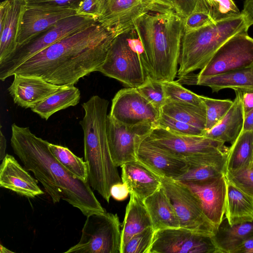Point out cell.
Returning a JSON list of instances; mask_svg holds the SVG:
<instances>
[{
  "label": "cell",
  "instance_id": "6da1fadb",
  "mask_svg": "<svg viewBox=\"0 0 253 253\" xmlns=\"http://www.w3.org/2000/svg\"><path fill=\"white\" fill-rule=\"evenodd\" d=\"M116 36L94 23L32 56L11 76H33L55 85H74L80 79L99 71Z\"/></svg>",
  "mask_w": 253,
  "mask_h": 253
},
{
  "label": "cell",
  "instance_id": "7a4b0ae2",
  "mask_svg": "<svg viewBox=\"0 0 253 253\" xmlns=\"http://www.w3.org/2000/svg\"><path fill=\"white\" fill-rule=\"evenodd\" d=\"M49 142L37 137L29 127L11 125L10 144L27 170L43 186L54 203L63 200L87 216L106 211L95 197L89 182L67 169L50 151Z\"/></svg>",
  "mask_w": 253,
  "mask_h": 253
},
{
  "label": "cell",
  "instance_id": "3957f363",
  "mask_svg": "<svg viewBox=\"0 0 253 253\" xmlns=\"http://www.w3.org/2000/svg\"><path fill=\"white\" fill-rule=\"evenodd\" d=\"M134 29L143 45L148 76L160 82L173 81L178 72L183 18L173 8L157 7L140 17Z\"/></svg>",
  "mask_w": 253,
  "mask_h": 253
},
{
  "label": "cell",
  "instance_id": "277c9868",
  "mask_svg": "<svg viewBox=\"0 0 253 253\" xmlns=\"http://www.w3.org/2000/svg\"><path fill=\"white\" fill-rule=\"evenodd\" d=\"M109 101L98 95L82 105L84 115L80 122L84 132V160L88 169L89 183L108 203L110 189L122 182L112 160L108 141L106 120Z\"/></svg>",
  "mask_w": 253,
  "mask_h": 253
},
{
  "label": "cell",
  "instance_id": "5b68a950",
  "mask_svg": "<svg viewBox=\"0 0 253 253\" xmlns=\"http://www.w3.org/2000/svg\"><path fill=\"white\" fill-rule=\"evenodd\" d=\"M244 31L248 30L240 14L195 31L184 33L178 61V78L202 69L222 45L232 37Z\"/></svg>",
  "mask_w": 253,
  "mask_h": 253
},
{
  "label": "cell",
  "instance_id": "8992f818",
  "mask_svg": "<svg viewBox=\"0 0 253 253\" xmlns=\"http://www.w3.org/2000/svg\"><path fill=\"white\" fill-rule=\"evenodd\" d=\"M143 55V45L136 32L128 31L114 38L98 72L127 87L136 88L148 76Z\"/></svg>",
  "mask_w": 253,
  "mask_h": 253
},
{
  "label": "cell",
  "instance_id": "52a82bcc",
  "mask_svg": "<svg viewBox=\"0 0 253 253\" xmlns=\"http://www.w3.org/2000/svg\"><path fill=\"white\" fill-rule=\"evenodd\" d=\"M146 140L163 151L186 161L203 160L226 156L225 143L205 136L183 135L156 126Z\"/></svg>",
  "mask_w": 253,
  "mask_h": 253
},
{
  "label": "cell",
  "instance_id": "ba28073f",
  "mask_svg": "<svg viewBox=\"0 0 253 253\" xmlns=\"http://www.w3.org/2000/svg\"><path fill=\"white\" fill-rule=\"evenodd\" d=\"M97 22L89 17L75 15L63 19L26 42L0 63V80L5 81L26 60L61 39Z\"/></svg>",
  "mask_w": 253,
  "mask_h": 253
},
{
  "label": "cell",
  "instance_id": "9c48e42d",
  "mask_svg": "<svg viewBox=\"0 0 253 253\" xmlns=\"http://www.w3.org/2000/svg\"><path fill=\"white\" fill-rule=\"evenodd\" d=\"M79 242L64 253H121V224L117 214L87 215Z\"/></svg>",
  "mask_w": 253,
  "mask_h": 253
},
{
  "label": "cell",
  "instance_id": "30bf717a",
  "mask_svg": "<svg viewBox=\"0 0 253 253\" xmlns=\"http://www.w3.org/2000/svg\"><path fill=\"white\" fill-rule=\"evenodd\" d=\"M160 177L162 186L174 208L180 227L198 233L214 236L217 228L205 214L195 193L181 182Z\"/></svg>",
  "mask_w": 253,
  "mask_h": 253
},
{
  "label": "cell",
  "instance_id": "8fae6325",
  "mask_svg": "<svg viewBox=\"0 0 253 253\" xmlns=\"http://www.w3.org/2000/svg\"><path fill=\"white\" fill-rule=\"evenodd\" d=\"M156 126L150 122L135 125L120 123L108 115L106 129L111 155L114 164L136 161V151L139 144L151 133Z\"/></svg>",
  "mask_w": 253,
  "mask_h": 253
},
{
  "label": "cell",
  "instance_id": "7c38bea8",
  "mask_svg": "<svg viewBox=\"0 0 253 253\" xmlns=\"http://www.w3.org/2000/svg\"><path fill=\"white\" fill-rule=\"evenodd\" d=\"M253 63V38L248 31L238 33L216 51L207 65L197 74L210 77L248 66Z\"/></svg>",
  "mask_w": 253,
  "mask_h": 253
},
{
  "label": "cell",
  "instance_id": "4fadbf2b",
  "mask_svg": "<svg viewBox=\"0 0 253 253\" xmlns=\"http://www.w3.org/2000/svg\"><path fill=\"white\" fill-rule=\"evenodd\" d=\"M149 253H219L212 237L179 227L155 232Z\"/></svg>",
  "mask_w": 253,
  "mask_h": 253
},
{
  "label": "cell",
  "instance_id": "5bb4252c",
  "mask_svg": "<svg viewBox=\"0 0 253 253\" xmlns=\"http://www.w3.org/2000/svg\"><path fill=\"white\" fill-rule=\"evenodd\" d=\"M116 121L128 125L150 122L156 126L160 112L135 87L119 90L112 100L108 114Z\"/></svg>",
  "mask_w": 253,
  "mask_h": 253
},
{
  "label": "cell",
  "instance_id": "9a60e30c",
  "mask_svg": "<svg viewBox=\"0 0 253 253\" xmlns=\"http://www.w3.org/2000/svg\"><path fill=\"white\" fill-rule=\"evenodd\" d=\"M155 8L148 0H103L97 22L118 36L133 29L140 17Z\"/></svg>",
  "mask_w": 253,
  "mask_h": 253
},
{
  "label": "cell",
  "instance_id": "2e32d148",
  "mask_svg": "<svg viewBox=\"0 0 253 253\" xmlns=\"http://www.w3.org/2000/svg\"><path fill=\"white\" fill-rule=\"evenodd\" d=\"M77 15L73 9L28 5L23 11L17 37V46L29 41L60 20Z\"/></svg>",
  "mask_w": 253,
  "mask_h": 253
},
{
  "label": "cell",
  "instance_id": "e0dca14e",
  "mask_svg": "<svg viewBox=\"0 0 253 253\" xmlns=\"http://www.w3.org/2000/svg\"><path fill=\"white\" fill-rule=\"evenodd\" d=\"M136 157L160 177L174 179L184 174L189 168L185 160L163 151L146 138L137 147Z\"/></svg>",
  "mask_w": 253,
  "mask_h": 253
},
{
  "label": "cell",
  "instance_id": "ac0fdd59",
  "mask_svg": "<svg viewBox=\"0 0 253 253\" xmlns=\"http://www.w3.org/2000/svg\"><path fill=\"white\" fill-rule=\"evenodd\" d=\"M183 183L195 193L205 214L217 229L225 214L227 192L225 174L206 183Z\"/></svg>",
  "mask_w": 253,
  "mask_h": 253
},
{
  "label": "cell",
  "instance_id": "d6986e66",
  "mask_svg": "<svg viewBox=\"0 0 253 253\" xmlns=\"http://www.w3.org/2000/svg\"><path fill=\"white\" fill-rule=\"evenodd\" d=\"M13 76V81L8 91L14 103L25 109H31L62 86L36 77L18 74Z\"/></svg>",
  "mask_w": 253,
  "mask_h": 253
},
{
  "label": "cell",
  "instance_id": "ffe728a7",
  "mask_svg": "<svg viewBox=\"0 0 253 253\" xmlns=\"http://www.w3.org/2000/svg\"><path fill=\"white\" fill-rule=\"evenodd\" d=\"M181 84L210 87L212 92L224 88L234 90H253V63L248 66L210 77H198L190 73L179 79Z\"/></svg>",
  "mask_w": 253,
  "mask_h": 253
},
{
  "label": "cell",
  "instance_id": "44dd1931",
  "mask_svg": "<svg viewBox=\"0 0 253 253\" xmlns=\"http://www.w3.org/2000/svg\"><path fill=\"white\" fill-rule=\"evenodd\" d=\"M27 170L15 158L6 154L0 166V186L29 198L42 195L43 192Z\"/></svg>",
  "mask_w": 253,
  "mask_h": 253
},
{
  "label": "cell",
  "instance_id": "7402d4cb",
  "mask_svg": "<svg viewBox=\"0 0 253 253\" xmlns=\"http://www.w3.org/2000/svg\"><path fill=\"white\" fill-rule=\"evenodd\" d=\"M122 180L132 194L144 201L162 186L160 176L138 161L127 162L121 166Z\"/></svg>",
  "mask_w": 253,
  "mask_h": 253
},
{
  "label": "cell",
  "instance_id": "603a6c76",
  "mask_svg": "<svg viewBox=\"0 0 253 253\" xmlns=\"http://www.w3.org/2000/svg\"><path fill=\"white\" fill-rule=\"evenodd\" d=\"M236 97L228 111L215 126L206 131L205 136L232 144L243 131L245 113L240 92L235 90Z\"/></svg>",
  "mask_w": 253,
  "mask_h": 253
},
{
  "label": "cell",
  "instance_id": "cb8c5ba5",
  "mask_svg": "<svg viewBox=\"0 0 253 253\" xmlns=\"http://www.w3.org/2000/svg\"><path fill=\"white\" fill-rule=\"evenodd\" d=\"M143 202L155 232L180 227L174 208L162 186Z\"/></svg>",
  "mask_w": 253,
  "mask_h": 253
},
{
  "label": "cell",
  "instance_id": "d4e9b609",
  "mask_svg": "<svg viewBox=\"0 0 253 253\" xmlns=\"http://www.w3.org/2000/svg\"><path fill=\"white\" fill-rule=\"evenodd\" d=\"M25 0H10L5 20L0 23V63L7 58L17 47V37Z\"/></svg>",
  "mask_w": 253,
  "mask_h": 253
},
{
  "label": "cell",
  "instance_id": "484cf974",
  "mask_svg": "<svg viewBox=\"0 0 253 253\" xmlns=\"http://www.w3.org/2000/svg\"><path fill=\"white\" fill-rule=\"evenodd\" d=\"M151 226V218L143 201L130 194L121 230V252L134 235Z\"/></svg>",
  "mask_w": 253,
  "mask_h": 253
},
{
  "label": "cell",
  "instance_id": "4316f807",
  "mask_svg": "<svg viewBox=\"0 0 253 253\" xmlns=\"http://www.w3.org/2000/svg\"><path fill=\"white\" fill-rule=\"evenodd\" d=\"M252 235L253 221L231 225L226 217H223L212 239L219 253H234Z\"/></svg>",
  "mask_w": 253,
  "mask_h": 253
},
{
  "label": "cell",
  "instance_id": "83f0119b",
  "mask_svg": "<svg viewBox=\"0 0 253 253\" xmlns=\"http://www.w3.org/2000/svg\"><path fill=\"white\" fill-rule=\"evenodd\" d=\"M224 215L231 225L253 221V197L227 180Z\"/></svg>",
  "mask_w": 253,
  "mask_h": 253
},
{
  "label": "cell",
  "instance_id": "f1b7e54d",
  "mask_svg": "<svg viewBox=\"0 0 253 253\" xmlns=\"http://www.w3.org/2000/svg\"><path fill=\"white\" fill-rule=\"evenodd\" d=\"M81 93L74 85L62 86L58 90L38 103L31 110L42 119L47 120L53 114L80 102Z\"/></svg>",
  "mask_w": 253,
  "mask_h": 253
},
{
  "label": "cell",
  "instance_id": "f546056e",
  "mask_svg": "<svg viewBox=\"0 0 253 253\" xmlns=\"http://www.w3.org/2000/svg\"><path fill=\"white\" fill-rule=\"evenodd\" d=\"M253 162V130L242 131L229 148L225 174L237 171Z\"/></svg>",
  "mask_w": 253,
  "mask_h": 253
},
{
  "label": "cell",
  "instance_id": "4dcf8cb0",
  "mask_svg": "<svg viewBox=\"0 0 253 253\" xmlns=\"http://www.w3.org/2000/svg\"><path fill=\"white\" fill-rule=\"evenodd\" d=\"M170 117L189 124L206 132L205 107L167 100L161 112Z\"/></svg>",
  "mask_w": 253,
  "mask_h": 253
},
{
  "label": "cell",
  "instance_id": "1f68e13d",
  "mask_svg": "<svg viewBox=\"0 0 253 253\" xmlns=\"http://www.w3.org/2000/svg\"><path fill=\"white\" fill-rule=\"evenodd\" d=\"M49 148L56 159L70 172L84 182H89L88 166L83 160L68 148L49 143Z\"/></svg>",
  "mask_w": 253,
  "mask_h": 253
},
{
  "label": "cell",
  "instance_id": "d6a6232c",
  "mask_svg": "<svg viewBox=\"0 0 253 253\" xmlns=\"http://www.w3.org/2000/svg\"><path fill=\"white\" fill-rule=\"evenodd\" d=\"M188 166L187 171L174 180L182 183H203L215 180L225 173L224 169L215 166Z\"/></svg>",
  "mask_w": 253,
  "mask_h": 253
},
{
  "label": "cell",
  "instance_id": "836d02e7",
  "mask_svg": "<svg viewBox=\"0 0 253 253\" xmlns=\"http://www.w3.org/2000/svg\"><path fill=\"white\" fill-rule=\"evenodd\" d=\"M200 0L215 22L241 14V11L233 0Z\"/></svg>",
  "mask_w": 253,
  "mask_h": 253
},
{
  "label": "cell",
  "instance_id": "e575fe53",
  "mask_svg": "<svg viewBox=\"0 0 253 253\" xmlns=\"http://www.w3.org/2000/svg\"><path fill=\"white\" fill-rule=\"evenodd\" d=\"M136 89L158 111L161 112L167 101L163 82L153 80L148 76Z\"/></svg>",
  "mask_w": 253,
  "mask_h": 253
},
{
  "label": "cell",
  "instance_id": "d590c367",
  "mask_svg": "<svg viewBox=\"0 0 253 253\" xmlns=\"http://www.w3.org/2000/svg\"><path fill=\"white\" fill-rule=\"evenodd\" d=\"M167 100L193 104L200 107H205L199 95L182 86L178 81L163 82Z\"/></svg>",
  "mask_w": 253,
  "mask_h": 253
},
{
  "label": "cell",
  "instance_id": "8d00e7d4",
  "mask_svg": "<svg viewBox=\"0 0 253 253\" xmlns=\"http://www.w3.org/2000/svg\"><path fill=\"white\" fill-rule=\"evenodd\" d=\"M206 111V131L210 130L225 115L233 104L230 99H217L201 96Z\"/></svg>",
  "mask_w": 253,
  "mask_h": 253
},
{
  "label": "cell",
  "instance_id": "74e56055",
  "mask_svg": "<svg viewBox=\"0 0 253 253\" xmlns=\"http://www.w3.org/2000/svg\"><path fill=\"white\" fill-rule=\"evenodd\" d=\"M214 22L200 0H197L191 13L183 18L184 33L198 30Z\"/></svg>",
  "mask_w": 253,
  "mask_h": 253
},
{
  "label": "cell",
  "instance_id": "f35d334b",
  "mask_svg": "<svg viewBox=\"0 0 253 253\" xmlns=\"http://www.w3.org/2000/svg\"><path fill=\"white\" fill-rule=\"evenodd\" d=\"M173 133L189 136H203L205 131L160 112L157 125Z\"/></svg>",
  "mask_w": 253,
  "mask_h": 253
},
{
  "label": "cell",
  "instance_id": "ab89813d",
  "mask_svg": "<svg viewBox=\"0 0 253 253\" xmlns=\"http://www.w3.org/2000/svg\"><path fill=\"white\" fill-rule=\"evenodd\" d=\"M154 233L151 226L135 234L126 244L121 253H149Z\"/></svg>",
  "mask_w": 253,
  "mask_h": 253
},
{
  "label": "cell",
  "instance_id": "60d3db41",
  "mask_svg": "<svg viewBox=\"0 0 253 253\" xmlns=\"http://www.w3.org/2000/svg\"><path fill=\"white\" fill-rule=\"evenodd\" d=\"M225 175L228 181L253 197V162L246 168Z\"/></svg>",
  "mask_w": 253,
  "mask_h": 253
},
{
  "label": "cell",
  "instance_id": "b9f144b4",
  "mask_svg": "<svg viewBox=\"0 0 253 253\" xmlns=\"http://www.w3.org/2000/svg\"><path fill=\"white\" fill-rule=\"evenodd\" d=\"M103 0H82L75 9L77 15L91 18L97 22L102 8Z\"/></svg>",
  "mask_w": 253,
  "mask_h": 253
},
{
  "label": "cell",
  "instance_id": "7bdbcfd3",
  "mask_svg": "<svg viewBox=\"0 0 253 253\" xmlns=\"http://www.w3.org/2000/svg\"><path fill=\"white\" fill-rule=\"evenodd\" d=\"M82 0H25L28 5L75 9Z\"/></svg>",
  "mask_w": 253,
  "mask_h": 253
},
{
  "label": "cell",
  "instance_id": "ee69618b",
  "mask_svg": "<svg viewBox=\"0 0 253 253\" xmlns=\"http://www.w3.org/2000/svg\"><path fill=\"white\" fill-rule=\"evenodd\" d=\"M197 0H173L174 10L182 17L188 16L194 9Z\"/></svg>",
  "mask_w": 253,
  "mask_h": 253
},
{
  "label": "cell",
  "instance_id": "f6af8a7d",
  "mask_svg": "<svg viewBox=\"0 0 253 253\" xmlns=\"http://www.w3.org/2000/svg\"><path fill=\"white\" fill-rule=\"evenodd\" d=\"M110 194L114 199L120 201L127 197L129 191L127 185L122 182L115 184L111 187Z\"/></svg>",
  "mask_w": 253,
  "mask_h": 253
},
{
  "label": "cell",
  "instance_id": "bcb514c9",
  "mask_svg": "<svg viewBox=\"0 0 253 253\" xmlns=\"http://www.w3.org/2000/svg\"><path fill=\"white\" fill-rule=\"evenodd\" d=\"M241 14L244 18L246 28L249 30L253 25V0H245Z\"/></svg>",
  "mask_w": 253,
  "mask_h": 253
},
{
  "label": "cell",
  "instance_id": "7dc6e473",
  "mask_svg": "<svg viewBox=\"0 0 253 253\" xmlns=\"http://www.w3.org/2000/svg\"><path fill=\"white\" fill-rule=\"evenodd\" d=\"M245 114L253 109V90H239Z\"/></svg>",
  "mask_w": 253,
  "mask_h": 253
},
{
  "label": "cell",
  "instance_id": "c3c4849f",
  "mask_svg": "<svg viewBox=\"0 0 253 253\" xmlns=\"http://www.w3.org/2000/svg\"><path fill=\"white\" fill-rule=\"evenodd\" d=\"M234 253H253V235L245 239Z\"/></svg>",
  "mask_w": 253,
  "mask_h": 253
},
{
  "label": "cell",
  "instance_id": "681fc988",
  "mask_svg": "<svg viewBox=\"0 0 253 253\" xmlns=\"http://www.w3.org/2000/svg\"><path fill=\"white\" fill-rule=\"evenodd\" d=\"M155 7H162L174 9L173 0H148Z\"/></svg>",
  "mask_w": 253,
  "mask_h": 253
},
{
  "label": "cell",
  "instance_id": "f907efd6",
  "mask_svg": "<svg viewBox=\"0 0 253 253\" xmlns=\"http://www.w3.org/2000/svg\"><path fill=\"white\" fill-rule=\"evenodd\" d=\"M253 130V109L245 114L243 131Z\"/></svg>",
  "mask_w": 253,
  "mask_h": 253
},
{
  "label": "cell",
  "instance_id": "816d5d0a",
  "mask_svg": "<svg viewBox=\"0 0 253 253\" xmlns=\"http://www.w3.org/2000/svg\"><path fill=\"white\" fill-rule=\"evenodd\" d=\"M6 148V140L1 131V126L0 129V160H2L5 154Z\"/></svg>",
  "mask_w": 253,
  "mask_h": 253
},
{
  "label": "cell",
  "instance_id": "f5cc1de1",
  "mask_svg": "<svg viewBox=\"0 0 253 253\" xmlns=\"http://www.w3.org/2000/svg\"><path fill=\"white\" fill-rule=\"evenodd\" d=\"M0 253H14L13 252L10 251L6 249L5 247H3L2 245H0Z\"/></svg>",
  "mask_w": 253,
  "mask_h": 253
}]
</instances>
